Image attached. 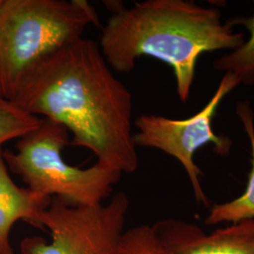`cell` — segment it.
Returning a JSON list of instances; mask_svg holds the SVG:
<instances>
[{"instance_id": "277c9868", "label": "cell", "mask_w": 254, "mask_h": 254, "mask_svg": "<svg viewBox=\"0 0 254 254\" xmlns=\"http://www.w3.org/2000/svg\"><path fill=\"white\" fill-rule=\"evenodd\" d=\"M69 142L66 127L42 118L38 127L19 138L15 152L3 151V156L9 172L33 192L76 206L103 203L122 173L97 162L87 169L67 163L63 150Z\"/></svg>"}, {"instance_id": "52a82bcc", "label": "cell", "mask_w": 254, "mask_h": 254, "mask_svg": "<svg viewBox=\"0 0 254 254\" xmlns=\"http://www.w3.org/2000/svg\"><path fill=\"white\" fill-rule=\"evenodd\" d=\"M168 254H254V219L210 235L193 223L165 219L153 225Z\"/></svg>"}, {"instance_id": "6da1fadb", "label": "cell", "mask_w": 254, "mask_h": 254, "mask_svg": "<svg viewBox=\"0 0 254 254\" xmlns=\"http://www.w3.org/2000/svg\"><path fill=\"white\" fill-rule=\"evenodd\" d=\"M11 102L64 126L73 134L69 144L90 150L97 163L122 174L136 172L133 97L96 42L81 37L50 56Z\"/></svg>"}, {"instance_id": "3957f363", "label": "cell", "mask_w": 254, "mask_h": 254, "mask_svg": "<svg viewBox=\"0 0 254 254\" xmlns=\"http://www.w3.org/2000/svg\"><path fill=\"white\" fill-rule=\"evenodd\" d=\"M91 24L98 17L84 0H1L0 96L13 100L32 71Z\"/></svg>"}, {"instance_id": "ba28073f", "label": "cell", "mask_w": 254, "mask_h": 254, "mask_svg": "<svg viewBox=\"0 0 254 254\" xmlns=\"http://www.w3.org/2000/svg\"><path fill=\"white\" fill-rule=\"evenodd\" d=\"M51 200L13 181L0 148V254H15L9 236L16 222L22 220L43 229L41 215Z\"/></svg>"}, {"instance_id": "9c48e42d", "label": "cell", "mask_w": 254, "mask_h": 254, "mask_svg": "<svg viewBox=\"0 0 254 254\" xmlns=\"http://www.w3.org/2000/svg\"><path fill=\"white\" fill-rule=\"evenodd\" d=\"M236 113L240 119L246 134L249 137L252 152V168L249 173L248 184L242 195L227 202L213 206L205 219L206 224L237 223L254 219V114L251 105L247 101H238Z\"/></svg>"}, {"instance_id": "4fadbf2b", "label": "cell", "mask_w": 254, "mask_h": 254, "mask_svg": "<svg viewBox=\"0 0 254 254\" xmlns=\"http://www.w3.org/2000/svg\"><path fill=\"white\" fill-rule=\"evenodd\" d=\"M0 3H1V0H0Z\"/></svg>"}, {"instance_id": "8fae6325", "label": "cell", "mask_w": 254, "mask_h": 254, "mask_svg": "<svg viewBox=\"0 0 254 254\" xmlns=\"http://www.w3.org/2000/svg\"><path fill=\"white\" fill-rule=\"evenodd\" d=\"M41 120L0 96V148L9 140L19 139L34 130Z\"/></svg>"}, {"instance_id": "8992f818", "label": "cell", "mask_w": 254, "mask_h": 254, "mask_svg": "<svg viewBox=\"0 0 254 254\" xmlns=\"http://www.w3.org/2000/svg\"><path fill=\"white\" fill-rule=\"evenodd\" d=\"M238 85L240 82L233 73H225L208 103L190 118L175 120L158 115H140L134 123L136 145L160 150L177 159L189 176L195 199L205 206H208L209 200L202 190L200 182L202 172L195 163L194 155L209 143L215 146L218 154L230 153L232 140L217 135L212 124L221 101Z\"/></svg>"}, {"instance_id": "7a4b0ae2", "label": "cell", "mask_w": 254, "mask_h": 254, "mask_svg": "<svg viewBox=\"0 0 254 254\" xmlns=\"http://www.w3.org/2000/svg\"><path fill=\"white\" fill-rule=\"evenodd\" d=\"M112 14L102 28L101 52L110 68L130 73L137 59L147 56L173 68L182 103L190 96L201 55L235 50L245 42L218 9L190 0H145L127 8L110 5Z\"/></svg>"}, {"instance_id": "5b68a950", "label": "cell", "mask_w": 254, "mask_h": 254, "mask_svg": "<svg viewBox=\"0 0 254 254\" xmlns=\"http://www.w3.org/2000/svg\"><path fill=\"white\" fill-rule=\"evenodd\" d=\"M129 200L116 193L108 203L92 206L71 205L53 198L41 215V225L51 240L25 237L22 254H114L125 233Z\"/></svg>"}, {"instance_id": "30bf717a", "label": "cell", "mask_w": 254, "mask_h": 254, "mask_svg": "<svg viewBox=\"0 0 254 254\" xmlns=\"http://www.w3.org/2000/svg\"><path fill=\"white\" fill-rule=\"evenodd\" d=\"M227 22L233 27L237 25L245 27L250 37L231 53L215 61L213 67L218 71L233 73L240 84L254 85V12L252 16L231 18Z\"/></svg>"}, {"instance_id": "7c38bea8", "label": "cell", "mask_w": 254, "mask_h": 254, "mask_svg": "<svg viewBox=\"0 0 254 254\" xmlns=\"http://www.w3.org/2000/svg\"><path fill=\"white\" fill-rule=\"evenodd\" d=\"M114 254H168L154 226L141 225L125 231Z\"/></svg>"}]
</instances>
